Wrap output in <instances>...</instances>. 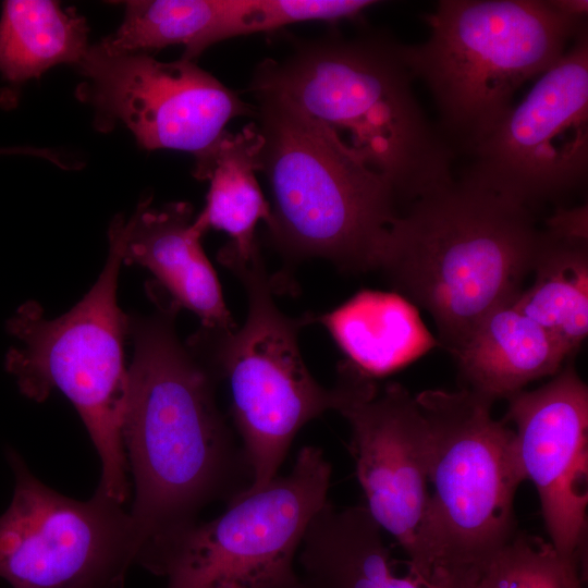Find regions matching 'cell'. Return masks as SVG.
Wrapping results in <instances>:
<instances>
[{
  "label": "cell",
  "instance_id": "8992f818",
  "mask_svg": "<svg viewBox=\"0 0 588 588\" xmlns=\"http://www.w3.org/2000/svg\"><path fill=\"white\" fill-rule=\"evenodd\" d=\"M260 171L273 208L268 229L285 253L376 270L399 212L390 183L336 134L286 101L257 94Z\"/></svg>",
  "mask_w": 588,
  "mask_h": 588
},
{
  "label": "cell",
  "instance_id": "ba28073f",
  "mask_svg": "<svg viewBox=\"0 0 588 588\" xmlns=\"http://www.w3.org/2000/svg\"><path fill=\"white\" fill-rule=\"evenodd\" d=\"M242 282L248 311L242 328H201L186 342L207 362L230 391L234 425L257 489L275 476L297 432L328 409L338 394L309 372L298 346V331L310 316L292 318L273 301L259 249L243 260L218 255Z\"/></svg>",
  "mask_w": 588,
  "mask_h": 588
},
{
  "label": "cell",
  "instance_id": "9c48e42d",
  "mask_svg": "<svg viewBox=\"0 0 588 588\" xmlns=\"http://www.w3.org/2000/svg\"><path fill=\"white\" fill-rule=\"evenodd\" d=\"M332 467L302 448L291 471L245 489L225 511L197 522L146 567L167 588H304L294 560L309 523L329 500Z\"/></svg>",
  "mask_w": 588,
  "mask_h": 588
},
{
  "label": "cell",
  "instance_id": "7a4b0ae2",
  "mask_svg": "<svg viewBox=\"0 0 588 588\" xmlns=\"http://www.w3.org/2000/svg\"><path fill=\"white\" fill-rule=\"evenodd\" d=\"M539 243L529 208L460 177L397 215L376 270L430 314L455 356L487 314L523 291Z\"/></svg>",
  "mask_w": 588,
  "mask_h": 588
},
{
  "label": "cell",
  "instance_id": "ac0fdd59",
  "mask_svg": "<svg viewBox=\"0 0 588 588\" xmlns=\"http://www.w3.org/2000/svg\"><path fill=\"white\" fill-rule=\"evenodd\" d=\"M310 321L320 322L346 362L372 379L396 371L440 345L417 307L396 292L362 290L335 309L310 316Z\"/></svg>",
  "mask_w": 588,
  "mask_h": 588
},
{
  "label": "cell",
  "instance_id": "484cf974",
  "mask_svg": "<svg viewBox=\"0 0 588 588\" xmlns=\"http://www.w3.org/2000/svg\"><path fill=\"white\" fill-rule=\"evenodd\" d=\"M549 3L560 13L585 21L588 12L587 0H548Z\"/></svg>",
  "mask_w": 588,
  "mask_h": 588
},
{
  "label": "cell",
  "instance_id": "44dd1931",
  "mask_svg": "<svg viewBox=\"0 0 588 588\" xmlns=\"http://www.w3.org/2000/svg\"><path fill=\"white\" fill-rule=\"evenodd\" d=\"M89 47L87 22L75 9L51 0L2 2L0 74L11 87L59 64L77 66Z\"/></svg>",
  "mask_w": 588,
  "mask_h": 588
},
{
  "label": "cell",
  "instance_id": "ffe728a7",
  "mask_svg": "<svg viewBox=\"0 0 588 588\" xmlns=\"http://www.w3.org/2000/svg\"><path fill=\"white\" fill-rule=\"evenodd\" d=\"M532 272L531 286L512 303L547 330L572 357L588 332V238L540 230Z\"/></svg>",
  "mask_w": 588,
  "mask_h": 588
},
{
  "label": "cell",
  "instance_id": "5b68a950",
  "mask_svg": "<svg viewBox=\"0 0 588 588\" xmlns=\"http://www.w3.org/2000/svg\"><path fill=\"white\" fill-rule=\"evenodd\" d=\"M424 19L428 38L397 45L399 54L428 87L442 130L464 152L510 110L522 85L587 28L548 0H440Z\"/></svg>",
  "mask_w": 588,
  "mask_h": 588
},
{
  "label": "cell",
  "instance_id": "e0dca14e",
  "mask_svg": "<svg viewBox=\"0 0 588 588\" xmlns=\"http://www.w3.org/2000/svg\"><path fill=\"white\" fill-rule=\"evenodd\" d=\"M454 357L467 389L493 402L554 376L568 358L561 344L512 302L487 314Z\"/></svg>",
  "mask_w": 588,
  "mask_h": 588
},
{
  "label": "cell",
  "instance_id": "d4e9b609",
  "mask_svg": "<svg viewBox=\"0 0 588 588\" xmlns=\"http://www.w3.org/2000/svg\"><path fill=\"white\" fill-rule=\"evenodd\" d=\"M546 230L561 236L588 238L587 205L559 208L548 219Z\"/></svg>",
  "mask_w": 588,
  "mask_h": 588
},
{
  "label": "cell",
  "instance_id": "2e32d148",
  "mask_svg": "<svg viewBox=\"0 0 588 588\" xmlns=\"http://www.w3.org/2000/svg\"><path fill=\"white\" fill-rule=\"evenodd\" d=\"M304 588H438L394 572L382 529L365 505L329 500L309 523L298 553Z\"/></svg>",
  "mask_w": 588,
  "mask_h": 588
},
{
  "label": "cell",
  "instance_id": "3957f363",
  "mask_svg": "<svg viewBox=\"0 0 588 588\" xmlns=\"http://www.w3.org/2000/svg\"><path fill=\"white\" fill-rule=\"evenodd\" d=\"M397 44L333 39L266 60L253 90L278 97L336 134L408 204L455 177L453 151L413 90Z\"/></svg>",
  "mask_w": 588,
  "mask_h": 588
},
{
  "label": "cell",
  "instance_id": "4fadbf2b",
  "mask_svg": "<svg viewBox=\"0 0 588 588\" xmlns=\"http://www.w3.org/2000/svg\"><path fill=\"white\" fill-rule=\"evenodd\" d=\"M338 411L350 424V451L365 507L396 539L411 562L417 552L429 498L430 438L407 389L372 378L348 362L339 366Z\"/></svg>",
  "mask_w": 588,
  "mask_h": 588
},
{
  "label": "cell",
  "instance_id": "30bf717a",
  "mask_svg": "<svg viewBox=\"0 0 588 588\" xmlns=\"http://www.w3.org/2000/svg\"><path fill=\"white\" fill-rule=\"evenodd\" d=\"M13 497L0 515V577L12 588H123L138 544L123 504L95 492L87 501L37 479L7 451Z\"/></svg>",
  "mask_w": 588,
  "mask_h": 588
},
{
  "label": "cell",
  "instance_id": "7c38bea8",
  "mask_svg": "<svg viewBox=\"0 0 588 588\" xmlns=\"http://www.w3.org/2000/svg\"><path fill=\"white\" fill-rule=\"evenodd\" d=\"M76 96L95 109V126H125L146 150L209 154L230 120L249 112L240 97L194 61L161 62L145 52L90 46L77 65Z\"/></svg>",
  "mask_w": 588,
  "mask_h": 588
},
{
  "label": "cell",
  "instance_id": "5bb4252c",
  "mask_svg": "<svg viewBox=\"0 0 588 588\" xmlns=\"http://www.w3.org/2000/svg\"><path fill=\"white\" fill-rule=\"evenodd\" d=\"M524 479L539 497L549 542L586 574L588 388L573 363L532 391L507 399Z\"/></svg>",
  "mask_w": 588,
  "mask_h": 588
},
{
  "label": "cell",
  "instance_id": "277c9868",
  "mask_svg": "<svg viewBox=\"0 0 588 588\" xmlns=\"http://www.w3.org/2000/svg\"><path fill=\"white\" fill-rule=\"evenodd\" d=\"M415 397L430 438L429 498L408 574L473 588L517 534L514 500L525 479L514 430L492 417V400L467 388Z\"/></svg>",
  "mask_w": 588,
  "mask_h": 588
},
{
  "label": "cell",
  "instance_id": "603a6c76",
  "mask_svg": "<svg viewBox=\"0 0 588 588\" xmlns=\"http://www.w3.org/2000/svg\"><path fill=\"white\" fill-rule=\"evenodd\" d=\"M585 579L549 541L517 531L473 588H584Z\"/></svg>",
  "mask_w": 588,
  "mask_h": 588
},
{
  "label": "cell",
  "instance_id": "6da1fadb",
  "mask_svg": "<svg viewBox=\"0 0 588 588\" xmlns=\"http://www.w3.org/2000/svg\"><path fill=\"white\" fill-rule=\"evenodd\" d=\"M147 293L155 310L128 316L134 352L122 421L134 487L128 513L143 567L197 523L203 509L230 501L252 480L217 403L218 378L177 336L181 307L155 282Z\"/></svg>",
  "mask_w": 588,
  "mask_h": 588
},
{
  "label": "cell",
  "instance_id": "d6986e66",
  "mask_svg": "<svg viewBox=\"0 0 588 588\" xmlns=\"http://www.w3.org/2000/svg\"><path fill=\"white\" fill-rule=\"evenodd\" d=\"M264 137L249 124L236 134L225 132L216 147L195 160L194 175L209 181L206 204L194 219L204 235L215 229L225 232L230 242L220 250L246 260L257 249L256 224L269 222L271 209L257 182Z\"/></svg>",
  "mask_w": 588,
  "mask_h": 588
},
{
  "label": "cell",
  "instance_id": "8fae6325",
  "mask_svg": "<svg viewBox=\"0 0 588 588\" xmlns=\"http://www.w3.org/2000/svg\"><path fill=\"white\" fill-rule=\"evenodd\" d=\"M461 179L530 209L588 173V33L583 29L525 98L466 151Z\"/></svg>",
  "mask_w": 588,
  "mask_h": 588
},
{
  "label": "cell",
  "instance_id": "9a60e30c",
  "mask_svg": "<svg viewBox=\"0 0 588 588\" xmlns=\"http://www.w3.org/2000/svg\"><path fill=\"white\" fill-rule=\"evenodd\" d=\"M150 200H143L125 222L123 264L148 269L180 307L200 319L201 328L236 329L217 272L201 247L192 206L171 203L152 208Z\"/></svg>",
  "mask_w": 588,
  "mask_h": 588
},
{
  "label": "cell",
  "instance_id": "4316f807",
  "mask_svg": "<svg viewBox=\"0 0 588 588\" xmlns=\"http://www.w3.org/2000/svg\"><path fill=\"white\" fill-rule=\"evenodd\" d=\"M23 154V152H28L27 149H23V148H8V149H2L0 148V154Z\"/></svg>",
  "mask_w": 588,
  "mask_h": 588
},
{
  "label": "cell",
  "instance_id": "7402d4cb",
  "mask_svg": "<svg viewBox=\"0 0 588 588\" xmlns=\"http://www.w3.org/2000/svg\"><path fill=\"white\" fill-rule=\"evenodd\" d=\"M119 28L99 45L110 52H145L183 45L182 58L194 60L211 47L226 0L126 1Z\"/></svg>",
  "mask_w": 588,
  "mask_h": 588
},
{
  "label": "cell",
  "instance_id": "52a82bcc",
  "mask_svg": "<svg viewBox=\"0 0 588 588\" xmlns=\"http://www.w3.org/2000/svg\"><path fill=\"white\" fill-rule=\"evenodd\" d=\"M125 220L117 216L109 229V255L99 278L69 311L47 319L35 302L23 304L8 321L21 343L5 356V368L26 397L44 402L62 392L79 414L101 463L96 491L124 504L131 494L122 439L128 367L124 341L128 315L117 302L123 264Z\"/></svg>",
  "mask_w": 588,
  "mask_h": 588
},
{
  "label": "cell",
  "instance_id": "cb8c5ba5",
  "mask_svg": "<svg viewBox=\"0 0 588 588\" xmlns=\"http://www.w3.org/2000/svg\"><path fill=\"white\" fill-rule=\"evenodd\" d=\"M377 3L371 0H226L212 45L298 22L354 17Z\"/></svg>",
  "mask_w": 588,
  "mask_h": 588
}]
</instances>
